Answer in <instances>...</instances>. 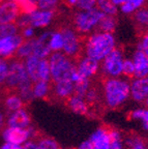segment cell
Here are the masks:
<instances>
[{"mask_svg":"<svg viewBox=\"0 0 148 149\" xmlns=\"http://www.w3.org/2000/svg\"><path fill=\"white\" fill-rule=\"evenodd\" d=\"M59 0H38L37 7L39 9H54Z\"/></svg>","mask_w":148,"mask_h":149,"instance_id":"f35d334b","label":"cell"},{"mask_svg":"<svg viewBox=\"0 0 148 149\" xmlns=\"http://www.w3.org/2000/svg\"><path fill=\"white\" fill-rule=\"evenodd\" d=\"M111 1L115 5H121L122 3H124L125 1H127V0H111Z\"/></svg>","mask_w":148,"mask_h":149,"instance_id":"bcb514c9","label":"cell"},{"mask_svg":"<svg viewBox=\"0 0 148 149\" xmlns=\"http://www.w3.org/2000/svg\"><path fill=\"white\" fill-rule=\"evenodd\" d=\"M8 72V61L5 58H0V86L5 84Z\"/></svg>","mask_w":148,"mask_h":149,"instance_id":"74e56055","label":"cell"},{"mask_svg":"<svg viewBox=\"0 0 148 149\" xmlns=\"http://www.w3.org/2000/svg\"><path fill=\"white\" fill-rule=\"evenodd\" d=\"M5 123V117H4V114L2 113V111L0 110V130H2L3 125Z\"/></svg>","mask_w":148,"mask_h":149,"instance_id":"f6af8a7d","label":"cell"},{"mask_svg":"<svg viewBox=\"0 0 148 149\" xmlns=\"http://www.w3.org/2000/svg\"><path fill=\"white\" fill-rule=\"evenodd\" d=\"M52 90V87L50 85V82L49 81H43V80H39V81L33 82V97L34 98H45L50 94Z\"/></svg>","mask_w":148,"mask_h":149,"instance_id":"603a6c76","label":"cell"},{"mask_svg":"<svg viewBox=\"0 0 148 149\" xmlns=\"http://www.w3.org/2000/svg\"><path fill=\"white\" fill-rule=\"evenodd\" d=\"M0 149H24V148H23V145H17V144H13V143L4 142L0 146Z\"/></svg>","mask_w":148,"mask_h":149,"instance_id":"b9f144b4","label":"cell"},{"mask_svg":"<svg viewBox=\"0 0 148 149\" xmlns=\"http://www.w3.org/2000/svg\"><path fill=\"white\" fill-rule=\"evenodd\" d=\"M20 34L24 37V40H27V38H31L34 35V29H33V26H27V27L23 28L20 30Z\"/></svg>","mask_w":148,"mask_h":149,"instance_id":"60d3db41","label":"cell"},{"mask_svg":"<svg viewBox=\"0 0 148 149\" xmlns=\"http://www.w3.org/2000/svg\"><path fill=\"white\" fill-rule=\"evenodd\" d=\"M67 107L74 113L79 115H87L89 113V105L83 96L73 94L67 98Z\"/></svg>","mask_w":148,"mask_h":149,"instance_id":"ac0fdd59","label":"cell"},{"mask_svg":"<svg viewBox=\"0 0 148 149\" xmlns=\"http://www.w3.org/2000/svg\"><path fill=\"white\" fill-rule=\"evenodd\" d=\"M20 14V7L15 1L6 0L0 3V24L15 23Z\"/></svg>","mask_w":148,"mask_h":149,"instance_id":"8fae6325","label":"cell"},{"mask_svg":"<svg viewBox=\"0 0 148 149\" xmlns=\"http://www.w3.org/2000/svg\"><path fill=\"white\" fill-rule=\"evenodd\" d=\"M146 3V0H127L120 5V9L123 14L132 15L137 9L143 6Z\"/></svg>","mask_w":148,"mask_h":149,"instance_id":"f1b7e54d","label":"cell"},{"mask_svg":"<svg viewBox=\"0 0 148 149\" xmlns=\"http://www.w3.org/2000/svg\"><path fill=\"white\" fill-rule=\"evenodd\" d=\"M24 42V37L20 33L3 37L0 40V58H12L17 49Z\"/></svg>","mask_w":148,"mask_h":149,"instance_id":"ba28073f","label":"cell"},{"mask_svg":"<svg viewBox=\"0 0 148 149\" xmlns=\"http://www.w3.org/2000/svg\"><path fill=\"white\" fill-rule=\"evenodd\" d=\"M24 102H25L23 100V98L19 95L18 93H10L5 96L3 105H4V109L7 113H12L21 108H24Z\"/></svg>","mask_w":148,"mask_h":149,"instance_id":"44dd1931","label":"cell"},{"mask_svg":"<svg viewBox=\"0 0 148 149\" xmlns=\"http://www.w3.org/2000/svg\"><path fill=\"white\" fill-rule=\"evenodd\" d=\"M146 31H147V32H148V26H147V28H146Z\"/></svg>","mask_w":148,"mask_h":149,"instance_id":"f907efd6","label":"cell"},{"mask_svg":"<svg viewBox=\"0 0 148 149\" xmlns=\"http://www.w3.org/2000/svg\"><path fill=\"white\" fill-rule=\"evenodd\" d=\"M123 54L118 48H114L102 61V72L105 78H118L122 76Z\"/></svg>","mask_w":148,"mask_h":149,"instance_id":"5b68a950","label":"cell"},{"mask_svg":"<svg viewBox=\"0 0 148 149\" xmlns=\"http://www.w3.org/2000/svg\"><path fill=\"white\" fill-rule=\"evenodd\" d=\"M48 60L51 72V81L53 82L71 79V76L77 66L72 58L60 51L53 52L49 56Z\"/></svg>","mask_w":148,"mask_h":149,"instance_id":"3957f363","label":"cell"},{"mask_svg":"<svg viewBox=\"0 0 148 149\" xmlns=\"http://www.w3.org/2000/svg\"><path fill=\"white\" fill-rule=\"evenodd\" d=\"M132 20L134 22L136 32L138 36H141L142 34L146 32V28L148 26V4L146 3L138 8L136 12L132 14Z\"/></svg>","mask_w":148,"mask_h":149,"instance_id":"4fadbf2b","label":"cell"},{"mask_svg":"<svg viewBox=\"0 0 148 149\" xmlns=\"http://www.w3.org/2000/svg\"><path fill=\"white\" fill-rule=\"evenodd\" d=\"M34 135V130L31 126L27 128H22L6 125V127L3 128L1 132V137L4 142L17 145H24L27 141L32 139Z\"/></svg>","mask_w":148,"mask_h":149,"instance_id":"52a82bcc","label":"cell"},{"mask_svg":"<svg viewBox=\"0 0 148 149\" xmlns=\"http://www.w3.org/2000/svg\"><path fill=\"white\" fill-rule=\"evenodd\" d=\"M51 92L59 100H67L74 94V82L71 79L53 82Z\"/></svg>","mask_w":148,"mask_h":149,"instance_id":"9a60e30c","label":"cell"},{"mask_svg":"<svg viewBox=\"0 0 148 149\" xmlns=\"http://www.w3.org/2000/svg\"><path fill=\"white\" fill-rule=\"evenodd\" d=\"M144 104H145V107H146V108H148V96L146 97V100H144Z\"/></svg>","mask_w":148,"mask_h":149,"instance_id":"681fc988","label":"cell"},{"mask_svg":"<svg viewBox=\"0 0 148 149\" xmlns=\"http://www.w3.org/2000/svg\"><path fill=\"white\" fill-rule=\"evenodd\" d=\"M77 149H93V145H92V143H91L90 140L88 139V140L83 141L81 144L79 145Z\"/></svg>","mask_w":148,"mask_h":149,"instance_id":"ee69618b","label":"cell"},{"mask_svg":"<svg viewBox=\"0 0 148 149\" xmlns=\"http://www.w3.org/2000/svg\"><path fill=\"white\" fill-rule=\"evenodd\" d=\"M146 1H148V0H146Z\"/></svg>","mask_w":148,"mask_h":149,"instance_id":"db71d44e","label":"cell"},{"mask_svg":"<svg viewBox=\"0 0 148 149\" xmlns=\"http://www.w3.org/2000/svg\"><path fill=\"white\" fill-rule=\"evenodd\" d=\"M32 87H33V82L29 79L24 82L23 84H21V85L16 89V91L19 95L23 98L24 102H30L32 98H34L33 97Z\"/></svg>","mask_w":148,"mask_h":149,"instance_id":"cb8c5ba5","label":"cell"},{"mask_svg":"<svg viewBox=\"0 0 148 149\" xmlns=\"http://www.w3.org/2000/svg\"><path fill=\"white\" fill-rule=\"evenodd\" d=\"M89 140L93 145V149H110L111 139L109 130L106 127H100L91 134Z\"/></svg>","mask_w":148,"mask_h":149,"instance_id":"2e32d148","label":"cell"},{"mask_svg":"<svg viewBox=\"0 0 148 149\" xmlns=\"http://www.w3.org/2000/svg\"><path fill=\"white\" fill-rule=\"evenodd\" d=\"M27 72H26L24 61L21 59H12L8 61V72L5 80V86L10 90H16L21 84L29 80Z\"/></svg>","mask_w":148,"mask_h":149,"instance_id":"8992f818","label":"cell"},{"mask_svg":"<svg viewBox=\"0 0 148 149\" xmlns=\"http://www.w3.org/2000/svg\"><path fill=\"white\" fill-rule=\"evenodd\" d=\"M131 97V82L122 78H106L103 83V98L108 108L117 109Z\"/></svg>","mask_w":148,"mask_h":149,"instance_id":"6da1fadb","label":"cell"},{"mask_svg":"<svg viewBox=\"0 0 148 149\" xmlns=\"http://www.w3.org/2000/svg\"><path fill=\"white\" fill-rule=\"evenodd\" d=\"M35 37H31V38H27V40H24V42L20 45L18 49H17L16 53L13 57H16L18 59H21L24 60L28 57L33 54V48H34L35 44Z\"/></svg>","mask_w":148,"mask_h":149,"instance_id":"7402d4cb","label":"cell"},{"mask_svg":"<svg viewBox=\"0 0 148 149\" xmlns=\"http://www.w3.org/2000/svg\"><path fill=\"white\" fill-rule=\"evenodd\" d=\"M104 13L97 7L89 10H77L70 16V22L72 27L79 34H86L96 27Z\"/></svg>","mask_w":148,"mask_h":149,"instance_id":"277c9868","label":"cell"},{"mask_svg":"<svg viewBox=\"0 0 148 149\" xmlns=\"http://www.w3.org/2000/svg\"><path fill=\"white\" fill-rule=\"evenodd\" d=\"M117 5H115L111 0H96V7L104 14L117 16L118 9Z\"/></svg>","mask_w":148,"mask_h":149,"instance_id":"4316f807","label":"cell"},{"mask_svg":"<svg viewBox=\"0 0 148 149\" xmlns=\"http://www.w3.org/2000/svg\"><path fill=\"white\" fill-rule=\"evenodd\" d=\"M115 47V38L112 33L95 31L86 38L85 54L88 57L101 62Z\"/></svg>","mask_w":148,"mask_h":149,"instance_id":"7a4b0ae2","label":"cell"},{"mask_svg":"<svg viewBox=\"0 0 148 149\" xmlns=\"http://www.w3.org/2000/svg\"><path fill=\"white\" fill-rule=\"evenodd\" d=\"M2 1H3V0H0V3H1V2H2Z\"/></svg>","mask_w":148,"mask_h":149,"instance_id":"816d5d0a","label":"cell"},{"mask_svg":"<svg viewBox=\"0 0 148 149\" xmlns=\"http://www.w3.org/2000/svg\"><path fill=\"white\" fill-rule=\"evenodd\" d=\"M24 65H25L26 72L28 77L30 78L32 82H36L39 80V66H40V58L34 55L28 56L24 59Z\"/></svg>","mask_w":148,"mask_h":149,"instance_id":"d6986e66","label":"cell"},{"mask_svg":"<svg viewBox=\"0 0 148 149\" xmlns=\"http://www.w3.org/2000/svg\"><path fill=\"white\" fill-rule=\"evenodd\" d=\"M90 86H91L90 79L82 76L80 79L77 80L76 82H74V94H77V95L83 96L84 97L85 93L87 92V90L89 89Z\"/></svg>","mask_w":148,"mask_h":149,"instance_id":"484cf974","label":"cell"},{"mask_svg":"<svg viewBox=\"0 0 148 149\" xmlns=\"http://www.w3.org/2000/svg\"><path fill=\"white\" fill-rule=\"evenodd\" d=\"M84 98L86 100V102H88V105H93L96 102H98V98H100V91L96 87L92 86L91 85L89 87V89L87 90V92L85 93Z\"/></svg>","mask_w":148,"mask_h":149,"instance_id":"e575fe53","label":"cell"},{"mask_svg":"<svg viewBox=\"0 0 148 149\" xmlns=\"http://www.w3.org/2000/svg\"><path fill=\"white\" fill-rule=\"evenodd\" d=\"M55 17L54 9H36L30 14L31 26L33 27H47L52 23Z\"/></svg>","mask_w":148,"mask_h":149,"instance_id":"5bb4252c","label":"cell"},{"mask_svg":"<svg viewBox=\"0 0 148 149\" xmlns=\"http://www.w3.org/2000/svg\"><path fill=\"white\" fill-rule=\"evenodd\" d=\"M63 46H64V38L61 33L60 30H55L53 31L51 36V40H50V49L52 52H57L63 50Z\"/></svg>","mask_w":148,"mask_h":149,"instance_id":"83f0119b","label":"cell"},{"mask_svg":"<svg viewBox=\"0 0 148 149\" xmlns=\"http://www.w3.org/2000/svg\"><path fill=\"white\" fill-rule=\"evenodd\" d=\"M109 135H110V139H111L110 149H124L125 145L119 130H115V128L109 130Z\"/></svg>","mask_w":148,"mask_h":149,"instance_id":"f546056e","label":"cell"},{"mask_svg":"<svg viewBox=\"0 0 148 149\" xmlns=\"http://www.w3.org/2000/svg\"><path fill=\"white\" fill-rule=\"evenodd\" d=\"M116 26H117V18H116V16L105 14L101 18V20L98 21V23H97L96 27L94 29L96 31H100V32L113 33Z\"/></svg>","mask_w":148,"mask_h":149,"instance_id":"ffe728a7","label":"cell"},{"mask_svg":"<svg viewBox=\"0 0 148 149\" xmlns=\"http://www.w3.org/2000/svg\"><path fill=\"white\" fill-rule=\"evenodd\" d=\"M5 124L7 126H16V127L27 128L31 124L30 114L25 108L17 110L12 113H8V115L5 118Z\"/></svg>","mask_w":148,"mask_h":149,"instance_id":"9c48e42d","label":"cell"},{"mask_svg":"<svg viewBox=\"0 0 148 149\" xmlns=\"http://www.w3.org/2000/svg\"><path fill=\"white\" fill-rule=\"evenodd\" d=\"M138 49L143 51L146 56H148V32L146 31L144 34L140 36V42L138 45Z\"/></svg>","mask_w":148,"mask_h":149,"instance_id":"ab89813d","label":"cell"},{"mask_svg":"<svg viewBox=\"0 0 148 149\" xmlns=\"http://www.w3.org/2000/svg\"><path fill=\"white\" fill-rule=\"evenodd\" d=\"M39 149H59V145L55 140L49 137H44L37 141Z\"/></svg>","mask_w":148,"mask_h":149,"instance_id":"836d02e7","label":"cell"},{"mask_svg":"<svg viewBox=\"0 0 148 149\" xmlns=\"http://www.w3.org/2000/svg\"><path fill=\"white\" fill-rule=\"evenodd\" d=\"M23 148L24 149H39L38 145H37V142L33 141L32 139L27 141L25 144L23 145Z\"/></svg>","mask_w":148,"mask_h":149,"instance_id":"7bdbcfd3","label":"cell"},{"mask_svg":"<svg viewBox=\"0 0 148 149\" xmlns=\"http://www.w3.org/2000/svg\"><path fill=\"white\" fill-rule=\"evenodd\" d=\"M148 96V77L134 78L131 81V97L136 102H144Z\"/></svg>","mask_w":148,"mask_h":149,"instance_id":"30bf717a","label":"cell"},{"mask_svg":"<svg viewBox=\"0 0 148 149\" xmlns=\"http://www.w3.org/2000/svg\"><path fill=\"white\" fill-rule=\"evenodd\" d=\"M19 32H20V29L16 25V23L0 24V40L3 38V37L17 34Z\"/></svg>","mask_w":148,"mask_h":149,"instance_id":"4dcf8cb0","label":"cell"},{"mask_svg":"<svg viewBox=\"0 0 148 149\" xmlns=\"http://www.w3.org/2000/svg\"><path fill=\"white\" fill-rule=\"evenodd\" d=\"M31 3H33V4H35L37 6V2H38V0H29Z\"/></svg>","mask_w":148,"mask_h":149,"instance_id":"c3c4849f","label":"cell"},{"mask_svg":"<svg viewBox=\"0 0 148 149\" xmlns=\"http://www.w3.org/2000/svg\"><path fill=\"white\" fill-rule=\"evenodd\" d=\"M131 118L142 121V123H148V108H140L131 112Z\"/></svg>","mask_w":148,"mask_h":149,"instance_id":"d6a6232c","label":"cell"},{"mask_svg":"<svg viewBox=\"0 0 148 149\" xmlns=\"http://www.w3.org/2000/svg\"><path fill=\"white\" fill-rule=\"evenodd\" d=\"M142 125H143V128L146 130H148V123H142Z\"/></svg>","mask_w":148,"mask_h":149,"instance_id":"7dc6e473","label":"cell"},{"mask_svg":"<svg viewBox=\"0 0 148 149\" xmlns=\"http://www.w3.org/2000/svg\"><path fill=\"white\" fill-rule=\"evenodd\" d=\"M147 4H148V1H147Z\"/></svg>","mask_w":148,"mask_h":149,"instance_id":"f5cc1de1","label":"cell"},{"mask_svg":"<svg viewBox=\"0 0 148 149\" xmlns=\"http://www.w3.org/2000/svg\"><path fill=\"white\" fill-rule=\"evenodd\" d=\"M39 80H43V81H49V82L51 81L50 64H49V60L47 58L40 59V66H39Z\"/></svg>","mask_w":148,"mask_h":149,"instance_id":"1f68e13d","label":"cell"},{"mask_svg":"<svg viewBox=\"0 0 148 149\" xmlns=\"http://www.w3.org/2000/svg\"><path fill=\"white\" fill-rule=\"evenodd\" d=\"M124 145L127 149H148V144L139 136H130L124 140Z\"/></svg>","mask_w":148,"mask_h":149,"instance_id":"d4e9b609","label":"cell"},{"mask_svg":"<svg viewBox=\"0 0 148 149\" xmlns=\"http://www.w3.org/2000/svg\"><path fill=\"white\" fill-rule=\"evenodd\" d=\"M133 62L135 65V78L148 77V56L143 51L137 49L133 56Z\"/></svg>","mask_w":148,"mask_h":149,"instance_id":"e0dca14e","label":"cell"},{"mask_svg":"<svg viewBox=\"0 0 148 149\" xmlns=\"http://www.w3.org/2000/svg\"><path fill=\"white\" fill-rule=\"evenodd\" d=\"M77 70L81 74V76L88 79H91L100 70V61L92 59L88 56H83L78 62L76 63Z\"/></svg>","mask_w":148,"mask_h":149,"instance_id":"7c38bea8","label":"cell"},{"mask_svg":"<svg viewBox=\"0 0 148 149\" xmlns=\"http://www.w3.org/2000/svg\"><path fill=\"white\" fill-rule=\"evenodd\" d=\"M122 76L128 79L135 78V65L132 59H124L123 60V68H122Z\"/></svg>","mask_w":148,"mask_h":149,"instance_id":"d590c367","label":"cell"},{"mask_svg":"<svg viewBox=\"0 0 148 149\" xmlns=\"http://www.w3.org/2000/svg\"><path fill=\"white\" fill-rule=\"evenodd\" d=\"M96 5V0H77L76 9L77 10H89Z\"/></svg>","mask_w":148,"mask_h":149,"instance_id":"8d00e7d4","label":"cell"}]
</instances>
